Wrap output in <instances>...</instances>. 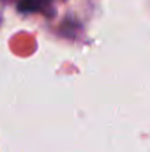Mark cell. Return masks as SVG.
<instances>
[{
	"label": "cell",
	"mask_w": 150,
	"mask_h": 152,
	"mask_svg": "<svg viewBox=\"0 0 150 152\" xmlns=\"http://www.w3.org/2000/svg\"><path fill=\"white\" fill-rule=\"evenodd\" d=\"M51 0H21L18 4V9L21 12H36V11H41L44 9Z\"/></svg>",
	"instance_id": "6da1fadb"
}]
</instances>
